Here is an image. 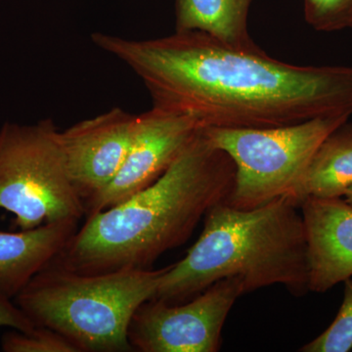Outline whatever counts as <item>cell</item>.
<instances>
[{"instance_id":"7","label":"cell","mask_w":352,"mask_h":352,"mask_svg":"<svg viewBox=\"0 0 352 352\" xmlns=\"http://www.w3.org/2000/svg\"><path fill=\"white\" fill-rule=\"evenodd\" d=\"M245 295L238 277L215 282L191 300L168 303L151 300L132 317L129 340L133 351L217 352L234 303Z\"/></svg>"},{"instance_id":"10","label":"cell","mask_w":352,"mask_h":352,"mask_svg":"<svg viewBox=\"0 0 352 352\" xmlns=\"http://www.w3.org/2000/svg\"><path fill=\"white\" fill-rule=\"evenodd\" d=\"M300 208L309 291L325 293L352 277V206L344 198H307Z\"/></svg>"},{"instance_id":"8","label":"cell","mask_w":352,"mask_h":352,"mask_svg":"<svg viewBox=\"0 0 352 352\" xmlns=\"http://www.w3.org/2000/svg\"><path fill=\"white\" fill-rule=\"evenodd\" d=\"M201 129L190 116L154 105L138 115L135 135L126 161L112 182L85 201L87 215L113 207L153 184Z\"/></svg>"},{"instance_id":"5","label":"cell","mask_w":352,"mask_h":352,"mask_svg":"<svg viewBox=\"0 0 352 352\" xmlns=\"http://www.w3.org/2000/svg\"><path fill=\"white\" fill-rule=\"evenodd\" d=\"M351 118L340 113L265 129L203 127L206 138L235 166V182L226 203L245 210L279 198L295 203L319 146Z\"/></svg>"},{"instance_id":"17","label":"cell","mask_w":352,"mask_h":352,"mask_svg":"<svg viewBox=\"0 0 352 352\" xmlns=\"http://www.w3.org/2000/svg\"><path fill=\"white\" fill-rule=\"evenodd\" d=\"M0 327H10L21 332H32L36 327L12 300L0 296Z\"/></svg>"},{"instance_id":"14","label":"cell","mask_w":352,"mask_h":352,"mask_svg":"<svg viewBox=\"0 0 352 352\" xmlns=\"http://www.w3.org/2000/svg\"><path fill=\"white\" fill-rule=\"evenodd\" d=\"M352 349V279L344 281L342 307L320 336L302 347V352H347Z\"/></svg>"},{"instance_id":"1","label":"cell","mask_w":352,"mask_h":352,"mask_svg":"<svg viewBox=\"0 0 352 352\" xmlns=\"http://www.w3.org/2000/svg\"><path fill=\"white\" fill-rule=\"evenodd\" d=\"M92 41L142 80L153 105L201 127L265 129L319 117H352V67L298 66L258 45L240 47L201 32L151 39L95 32Z\"/></svg>"},{"instance_id":"13","label":"cell","mask_w":352,"mask_h":352,"mask_svg":"<svg viewBox=\"0 0 352 352\" xmlns=\"http://www.w3.org/2000/svg\"><path fill=\"white\" fill-rule=\"evenodd\" d=\"M352 186V124L347 122L333 131L315 153L295 203L307 198H342Z\"/></svg>"},{"instance_id":"6","label":"cell","mask_w":352,"mask_h":352,"mask_svg":"<svg viewBox=\"0 0 352 352\" xmlns=\"http://www.w3.org/2000/svg\"><path fill=\"white\" fill-rule=\"evenodd\" d=\"M60 132L52 120L6 122L0 129V208L14 214L20 230L87 215L67 170Z\"/></svg>"},{"instance_id":"16","label":"cell","mask_w":352,"mask_h":352,"mask_svg":"<svg viewBox=\"0 0 352 352\" xmlns=\"http://www.w3.org/2000/svg\"><path fill=\"white\" fill-rule=\"evenodd\" d=\"M303 15L317 32L352 29V0H303Z\"/></svg>"},{"instance_id":"2","label":"cell","mask_w":352,"mask_h":352,"mask_svg":"<svg viewBox=\"0 0 352 352\" xmlns=\"http://www.w3.org/2000/svg\"><path fill=\"white\" fill-rule=\"evenodd\" d=\"M235 166L203 127L159 179L113 207L87 215L55 263L94 274L150 268L189 240L208 210L228 200Z\"/></svg>"},{"instance_id":"15","label":"cell","mask_w":352,"mask_h":352,"mask_svg":"<svg viewBox=\"0 0 352 352\" xmlns=\"http://www.w3.org/2000/svg\"><path fill=\"white\" fill-rule=\"evenodd\" d=\"M1 349L6 352H80L61 333L41 326L32 332L14 330L6 333L1 339Z\"/></svg>"},{"instance_id":"3","label":"cell","mask_w":352,"mask_h":352,"mask_svg":"<svg viewBox=\"0 0 352 352\" xmlns=\"http://www.w3.org/2000/svg\"><path fill=\"white\" fill-rule=\"evenodd\" d=\"M300 207L288 198L261 207L224 203L210 208L205 226L186 256L166 268L155 300L180 303L215 282L238 277L245 294L272 285L289 293L309 291L307 242Z\"/></svg>"},{"instance_id":"18","label":"cell","mask_w":352,"mask_h":352,"mask_svg":"<svg viewBox=\"0 0 352 352\" xmlns=\"http://www.w3.org/2000/svg\"><path fill=\"white\" fill-rule=\"evenodd\" d=\"M347 201V203L351 204L352 206V186L351 188L347 190L346 193L344 194V196L342 197Z\"/></svg>"},{"instance_id":"11","label":"cell","mask_w":352,"mask_h":352,"mask_svg":"<svg viewBox=\"0 0 352 352\" xmlns=\"http://www.w3.org/2000/svg\"><path fill=\"white\" fill-rule=\"evenodd\" d=\"M78 223L54 222L19 232L0 230V296L14 300L61 254Z\"/></svg>"},{"instance_id":"9","label":"cell","mask_w":352,"mask_h":352,"mask_svg":"<svg viewBox=\"0 0 352 352\" xmlns=\"http://www.w3.org/2000/svg\"><path fill=\"white\" fill-rule=\"evenodd\" d=\"M138 117L115 107L60 132L67 170L85 205L122 168L135 135Z\"/></svg>"},{"instance_id":"4","label":"cell","mask_w":352,"mask_h":352,"mask_svg":"<svg viewBox=\"0 0 352 352\" xmlns=\"http://www.w3.org/2000/svg\"><path fill=\"white\" fill-rule=\"evenodd\" d=\"M166 268L87 274L53 261L14 302L34 325L61 333L80 352L133 351L132 317L154 298Z\"/></svg>"},{"instance_id":"12","label":"cell","mask_w":352,"mask_h":352,"mask_svg":"<svg viewBox=\"0 0 352 352\" xmlns=\"http://www.w3.org/2000/svg\"><path fill=\"white\" fill-rule=\"evenodd\" d=\"M254 0H176L175 30L201 32L240 47L254 45L248 29Z\"/></svg>"}]
</instances>
